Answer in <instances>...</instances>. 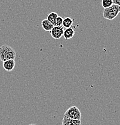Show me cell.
Masks as SVG:
<instances>
[{
	"label": "cell",
	"mask_w": 120,
	"mask_h": 125,
	"mask_svg": "<svg viewBox=\"0 0 120 125\" xmlns=\"http://www.w3.org/2000/svg\"><path fill=\"white\" fill-rule=\"evenodd\" d=\"M64 30V29L63 26H60V27L54 26L52 30L50 31V34L53 38L56 39V40H58L63 36Z\"/></svg>",
	"instance_id": "obj_4"
},
{
	"label": "cell",
	"mask_w": 120,
	"mask_h": 125,
	"mask_svg": "<svg viewBox=\"0 0 120 125\" xmlns=\"http://www.w3.org/2000/svg\"><path fill=\"white\" fill-rule=\"evenodd\" d=\"M63 19H64V18H62L61 16H58L57 18L56 19V22H55V26H58V27L62 26Z\"/></svg>",
	"instance_id": "obj_12"
},
{
	"label": "cell",
	"mask_w": 120,
	"mask_h": 125,
	"mask_svg": "<svg viewBox=\"0 0 120 125\" xmlns=\"http://www.w3.org/2000/svg\"><path fill=\"white\" fill-rule=\"evenodd\" d=\"M16 52L15 49L7 45H4L0 47V60L5 62L8 60H15Z\"/></svg>",
	"instance_id": "obj_1"
},
{
	"label": "cell",
	"mask_w": 120,
	"mask_h": 125,
	"mask_svg": "<svg viewBox=\"0 0 120 125\" xmlns=\"http://www.w3.org/2000/svg\"><path fill=\"white\" fill-rule=\"evenodd\" d=\"M62 125H81V121L78 120H73L68 117H64L62 122Z\"/></svg>",
	"instance_id": "obj_7"
},
{
	"label": "cell",
	"mask_w": 120,
	"mask_h": 125,
	"mask_svg": "<svg viewBox=\"0 0 120 125\" xmlns=\"http://www.w3.org/2000/svg\"><path fill=\"white\" fill-rule=\"evenodd\" d=\"M75 34V27H69L64 30L63 36L66 40H69L74 36Z\"/></svg>",
	"instance_id": "obj_5"
},
{
	"label": "cell",
	"mask_w": 120,
	"mask_h": 125,
	"mask_svg": "<svg viewBox=\"0 0 120 125\" xmlns=\"http://www.w3.org/2000/svg\"><path fill=\"white\" fill-rule=\"evenodd\" d=\"M15 64L16 63H15V60L11 59L6 60L5 61V62H3L2 66H3V68L4 69V70H6V71L11 72L14 69V68H15Z\"/></svg>",
	"instance_id": "obj_6"
},
{
	"label": "cell",
	"mask_w": 120,
	"mask_h": 125,
	"mask_svg": "<svg viewBox=\"0 0 120 125\" xmlns=\"http://www.w3.org/2000/svg\"><path fill=\"white\" fill-rule=\"evenodd\" d=\"M120 12V6L112 4L111 7L104 9L103 16L104 19L112 21L117 18Z\"/></svg>",
	"instance_id": "obj_2"
},
{
	"label": "cell",
	"mask_w": 120,
	"mask_h": 125,
	"mask_svg": "<svg viewBox=\"0 0 120 125\" xmlns=\"http://www.w3.org/2000/svg\"><path fill=\"white\" fill-rule=\"evenodd\" d=\"M101 4L104 9H106V8L111 7L113 4V3H112V0H102Z\"/></svg>",
	"instance_id": "obj_11"
},
{
	"label": "cell",
	"mask_w": 120,
	"mask_h": 125,
	"mask_svg": "<svg viewBox=\"0 0 120 125\" xmlns=\"http://www.w3.org/2000/svg\"><path fill=\"white\" fill-rule=\"evenodd\" d=\"M34 125V124H29V125Z\"/></svg>",
	"instance_id": "obj_14"
},
{
	"label": "cell",
	"mask_w": 120,
	"mask_h": 125,
	"mask_svg": "<svg viewBox=\"0 0 120 125\" xmlns=\"http://www.w3.org/2000/svg\"><path fill=\"white\" fill-rule=\"evenodd\" d=\"M112 1L113 4L117 5V6L120 5V0H112Z\"/></svg>",
	"instance_id": "obj_13"
},
{
	"label": "cell",
	"mask_w": 120,
	"mask_h": 125,
	"mask_svg": "<svg viewBox=\"0 0 120 125\" xmlns=\"http://www.w3.org/2000/svg\"><path fill=\"white\" fill-rule=\"evenodd\" d=\"M64 117H68L73 120H81L82 114L78 108H77L76 106H72L66 111Z\"/></svg>",
	"instance_id": "obj_3"
},
{
	"label": "cell",
	"mask_w": 120,
	"mask_h": 125,
	"mask_svg": "<svg viewBox=\"0 0 120 125\" xmlns=\"http://www.w3.org/2000/svg\"><path fill=\"white\" fill-rule=\"evenodd\" d=\"M73 20H72L69 17H66L63 19L62 26L64 28H68L69 27H71L73 25Z\"/></svg>",
	"instance_id": "obj_9"
},
{
	"label": "cell",
	"mask_w": 120,
	"mask_h": 125,
	"mask_svg": "<svg viewBox=\"0 0 120 125\" xmlns=\"http://www.w3.org/2000/svg\"><path fill=\"white\" fill-rule=\"evenodd\" d=\"M41 25H42V27L44 29V30L46 31H50L54 27L53 25L50 22V21H48L47 19H44L42 21Z\"/></svg>",
	"instance_id": "obj_8"
},
{
	"label": "cell",
	"mask_w": 120,
	"mask_h": 125,
	"mask_svg": "<svg viewBox=\"0 0 120 125\" xmlns=\"http://www.w3.org/2000/svg\"><path fill=\"white\" fill-rule=\"evenodd\" d=\"M57 13L55 12H51L47 16V19L52 23L54 26H55V22H56V19L57 18Z\"/></svg>",
	"instance_id": "obj_10"
}]
</instances>
